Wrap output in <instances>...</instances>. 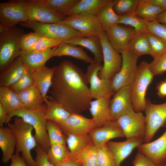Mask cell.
<instances>
[{
    "label": "cell",
    "mask_w": 166,
    "mask_h": 166,
    "mask_svg": "<svg viewBox=\"0 0 166 166\" xmlns=\"http://www.w3.org/2000/svg\"><path fill=\"white\" fill-rule=\"evenodd\" d=\"M50 97L71 113L80 114L92 101L85 74L72 62L64 60L55 66Z\"/></svg>",
    "instance_id": "1"
},
{
    "label": "cell",
    "mask_w": 166,
    "mask_h": 166,
    "mask_svg": "<svg viewBox=\"0 0 166 166\" xmlns=\"http://www.w3.org/2000/svg\"><path fill=\"white\" fill-rule=\"evenodd\" d=\"M7 127L13 132L16 141V152H21L22 156L27 166H36L31 153V150L35 148L38 144L32 131V126L22 118L17 117L14 118L13 122H9Z\"/></svg>",
    "instance_id": "2"
},
{
    "label": "cell",
    "mask_w": 166,
    "mask_h": 166,
    "mask_svg": "<svg viewBox=\"0 0 166 166\" xmlns=\"http://www.w3.org/2000/svg\"><path fill=\"white\" fill-rule=\"evenodd\" d=\"M46 104L40 108L34 110L22 108L16 111L8 116V123L14 116L22 118L33 127L35 133L34 136L38 144L47 152L50 146L47 128V120L45 116Z\"/></svg>",
    "instance_id": "3"
},
{
    "label": "cell",
    "mask_w": 166,
    "mask_h": 166,
    "mask_svg": "<svg viewBox=\"0 0 166 166\" xmlns=\"http://www.w3.org/2000/svg\"><path fill=\"white\" fill-rule=\"evenodd\" d=\"M24 30L16 26L0 33V70L5 69L22 51L21 39Z\"/></svg>",
    "instance_id": "4"
},
{
    "label": "cell",
    "mask_w": 166,
    "mask_h": 166,
    "mask_svg": "<svg viewBox=\"0 0 166 166\" xmlns=\"http://www.w3.org/2000/svg\"><path fill=\"white\" fill-rule=\"evenodd\" d=\"M154 76L147 62L143 61L138 66L135 78L131 85L132 106L135 111H144L146 91Z\"/></svg>",
    "instance_id": "5"
},
{
    "label": "cell",
    "mask_w": 166,
    "mask_h": 166,
    "mask_svg": "<svg viewBox=\"0 0 166 166\" xmlns=\"http://www.w3.org/2000/svg\"><path fill=\"white\" fill-rule=\"evenodd\" d=\"M18 24L23 27L32 29L42 37L62 39L66 40L75 37H83L79 32L61 21L56 23L29 21Z\"/></svg>",
    "instance_id": "6"
},
{
    "label": "cell",
    "mask_w": 166,
    "mask_h": 166,
    "mask_svg": "<svg viewBox=\"0 0 166 166\" xmlns=\"http://www.w3.org/2000/svg\"><path fill=\"white\" fill-rule=\"evenodd\" d=\"M29 21L26 0H10L0 3V24L6 29Z\"/></svg>",
    "instance_id": "7"
},
{
    "label": "cell",
    "mask_w": 166,
    "mask_h": 166,
    "mask_svg": "<svg viewBox=\"0 0 166 166\" xmlns=\"http://www.w3.org/2000/svg\"><path fill=\"white\" fill-rule=\"evenodd\" d=\"M103 65L95 61L88 67L85 74L92 99H97L106 96H111L115 93L112 85V79L101 78L99 75Z\"/></svg>",
    "instance_id": "8"
},
{
    "label": "cell",
    "mask_w": 166,
    "mask_h": 166,
    "mask_svg": "<svg viewBox=\"0 0 166 166\" xmlns=\"http://www.w3.org/2000/svg\"><path fill=\"white\" fill-rule=\"evenodd\" d=\"M120 53L122 60L121 66L112 79V87L115 92L122 87L132 85L138 68V57L128 50L122 51Z\"/></svg>",
    "instance_id": "9"
},
{
    "label": "cell",
    "mask_w": 166,
    "mask_h": 166,
    "mask_svg": "<svg viewBox=\"0 0 166 166\" xmlns=\"http://www.w3.org/2000/svg\"><path fill=\"white\" fill-rule=\"evenodd\" d=\"M103 55L104 64L99 75L101 78L112 79L120 70L122 64V56L114 49L104 32L99 36Z\"/></svg>",
    "instance_id": "10"
},
{
    "label": "cell",
    "mask_w": 166,
    "mask_h": 166,
    "mask_svg": "<svg viewBox=\"0 0 166 166\" xmlns=\"http://www.w3.org/2000/svg\"><path fill=\"white\" fill-rule=\"evenodd\" d=\"M126 139L136 138L144 140L146 133L145 117L134 109L122 115L116 120Z\"/></svg>",
    "instance_id": "11"
},
{
    "label": "cell",
    "mask_w": 166,
    "mask_h": 166,
    "mask_svg": "<svg viewBox=\"0 0 166 166\" xmlns=\"http://www.w3.org/2000/svg\"><path fill=\"white\" fill-rule=\"evenodd\" d=\"M61 21L79 32L84 37L99 36L105 31L96 16L76 14L66 17Z\"/></svg>",
    "instance_id": "12"
},
{
    "label": "cell",
    "mask_w": 166,
    "mask_h": 166,
    "mask_svg": "<svg viewBox=\"0 0 166 166\" xmlns=\"http://www.w3.org/2000/svg\"><path fill=\"white\" fill-rule=\"evenodd\" d=\"M144 111L146 133L144 143H146L151 141L156 132L166 121V102L156 104L146 99Z\"/></svg>",
    "instance_id": "13"
},
{
    "label": "cell",
    "mask_w": 166,
    "mask_h": 166,
    "mask_svg": "<svg viewBox=\"0 0 166 166\" xmlns=\"http://www.w3.org/2000/svg\"><path fill=\"white\" fill-rule=\"evenodd\" d=\"M29 21L56 23L62 19L41 0H26Z\"/></svg>",
    "instance_id": "14"
},
{
    "label": "cell",
    "mask_w": 166,
    "mask_h": 166,
    "mask_svg": "<svg viewBox=\"0 0 166 166\" xmlns=\"http://www.w3.org/2000/svg\"><path fill=\"white\" fill-rule=\"evenodd\" d=\"M131 86L122 87L113 95L109 108L111 117L117 120L122 115L133 109L132 104Z\"/></svg>",
    "instance_id": "15"
},
{
    "label": "cell",
    "mask_w": 166,
    "mask_h": 166,
    "mask_svg": "<svg viewBox=\"0 0 166 166\" xmlns=\"http://www.w3.org/2000/svg\"><path fill=\"white\" fill-rule=\"evenodd\" d=\"M57 124L65 134H88L96 128L92 118H87L80 114L77 113H71L64 121Z\"/></svg>",
    "instance_id": "16"
},
{
    "label": "cell",
    "mask_w": 166,
    "mask_h": 166,
    "mask_svg": "<svg viewBox=\"0 0 166 166\" xmlns=\"http://www.w3.org/2000/svg\"><path fill=\"white\" fill-rule=\"evenodd\" d=\"M57 46L45 50H22L20 56L26 68L33 73L45 66L46 62L53 57Z\"/></svg>",
    "instance_id": "17"
},
{
    "label": "cell",
    "mask_w": 166,
    "mask_h": 166,
    "mask_svg": "<svg viewBox=\"0 0 166 166\" xmlns=\"http://www.w3.org/2000/svg\"><path fill=\"white\" fill-rule=\"evenodd\" d=\"M136 148L156 166L164 164L166 158V130L156 140L143 143Z\"/></svg>",
    "instance_id": "18"
},
{
    "label": "cell",
    "mask_w": 166,
    "mask_h": 166,
    "mask_svg": "<svg viewBox=\"0 0 166 166\" xmlns=\"http://www.w3.org/2000/svg\"><path fill=\"white\" fill-rule=\"evenodd\" d=\"M110 44L116 51L120 53L127 50L128 44L136 32L134 29L117 24L105 31Z\"/></svg>",
    "instance_id": "19"
},
{
    "label": "cell",
    "mask_w": 166,
    "mask_h": 166,
    "mask_svg": "<svg viewBox=\"0 0 166 166\" xmlns=\"http://www.w3.org/2000/svg\"><path fill=\"white\" fill-rule=\"evenodd\" d=\"M144 143L143 139L134 138L122 142L109 141L106 143L113 155L114 166H120L135 148Z\"/></svg>",
    "instance_id": "20"
},
{
    "label": "cell",
    "mask_w": 166,
    "mask_h": 166,
    "mask_svg": "<svg viewBox=\"0 0 166 166\" xmlns=\"http://www.w3.org/2000/svg\"><path fill=\"white\" fill-rule=\"evenodd\" d=\"M89 134L96 146L106 143L112 139L124 137L117 121L113 120L106 123L101 127L95 128Z\"/></svg>",
    "instance_id": "21"
},
{
    "label": "cell",
    "mask_w": 166,
    "mask_h": 166,
    "mask_svg": "<svg viewBox=\"0 0 166 166\" xmlns=\"http://www.w3.org/2000/svg\"><path fill=\"white\" fill-rule=\"evenodd\" d=\"M111 97H102L90 103L89 109L96 128L101 127L106 123L113 120L109 108Z\"/></svg>",
    "instance_id": "22"
},
{
    "label": "cell",
    "mask_w": 166,
    "mask_h": 166,
    "mask_svg": "<svg viewBox=\"0 0 166 166\" xmlns=\"http://www.w3.org/2000/svg\"><path fill=\"white\" fill-rule=\"evenodd\" d=\"M55 68V66L49 68L45 65L33 73L34 85L40 91L44 103L46 104L49 102L46 95L52 85Z\"/></svg>",
    "instance_id": "23"
},
{
    "label": "cell",
    "mask_w": 166,
    "mask_h": 166,
    "mask_svg": "<svg viewBox=\"0 0 166 166\" xmlns=\"http://www.w3.org/2000/svg\"><path fill=\"white\" fill-rule=\"evenodd\" d=\"M25 69L20 56L16 58L1 72L0 86L9 87L16 83L20 78Z\"/></svg>",
    "instance_id": "24"
},
{
    "label": "cell",
    "mask_w": 166,
    "mask_h": 166,
    "mask_svg": "<svg viewBox=\"0 0 166 166\" xmlns=\"http://www.w3.org/2000/svg\"><path fill=\"white\" fill-rule=\"evenodd\" d=\"M75 45H80L86 48L93 54L94 60L100 63L103 60V55L101 43L99 36L84 37H75L65 42Z\"/></svg>",
    "instance_id": "25"
},
{
    "label": "cell",
    "mask_w": 166,
    "mask_h": 166,
    "mask_svg": "<svg viewBox=\"0 0 166 166\" xmlns=\"http://www.w3.org/2000/svg\"><path fill=\"white\" fill-rule=\"evenodd\" d=\"M16 141L14 135L8 127L0 128V147L2 151V162L7 164L14 154Z\"/></svg>",
    "instance_id": "26"
},
{
    "label": "cell",
    "mask_w": 166,
    "mask_h": 166,
    "mask_svg": "<svg viewBox=\"0 0 166 166\" xmlns=\"http://www.w3.org/2000/svg\"><path fill=\"white\" fill-rule=\"evenodd\" d=\"M114 0H109L99 10L96 17L103 30H107L118 24L120 15L115 12L113 6Z\"/></svg>",
    "instance_id": "27"
},
{
    "label": "cell",
    "mask_w": 166,
    "mask_h": 166,
    "mask_svg": "<svg viewBox=\"0 0 166 166\" xmlns=\"http://www.w3.org/2000/svg\"><path fill=\"white\" fill-rule=\"evenodd\" d=\"M0 103L8 116L23 108L18 94L6 86L0 87Z\"/></svg>",
    "instance_id": "28"
},
{
    "label": "cell",
    "mask_w": 166,
    "mask_h": 166,
    "mask_svg": "<svg viewBox=\"0 0 166 166\" xmlns=\"http://www.w3.org/2000/svg\"><path fill=\"white\" fill-rule=\"evenodd\" d=\"M69 56L90 64L95 61L90 57L81 47L63 42L59 45L53 53L54 57Z\"/></svg>",
    "instance_id": "29"
},
{
    "label": "cell",
    "mask_w": 166,
    "mask_h": 166,
    "mask_svg": "<svg viewBox=\"0 0 166 166\" xmlns=\"http://www.w3.org/2000/svg\"><path fill=\"white\" fill-rule=\"evenodd\" d=\"M109 0H79L69 11L67 16L84 14L96 16L100 9Z\"/></svg>",
    "instance_id": "30"
},
{
    "label": "cell",
    "mask_w": 166,
    "mask_h": 166,
    "mask_svg": "<svg viewBox=\"0 0 166 166\" xmlns=\"http://www.w3.org/2000/svg\"><path fill=\"white\" fill-rule=\"evenodd\" d=\"M18 95L23 108L36 109L44 104L40 91L34 85Z\"/></svg>",
    "instance_id": "31"
},
{
    "label": "cell",
    "mask_w": 166,
    "mask_h": 166,
    "mask_svg": "<svg viewBox=\"0 0 166 166\" xmlns=\"http://www.w3.org/2000/svg\"><path fill=\"white\" fill-rule=\"evenodd\" d=\"M97 147L93 144L77 152L70 153L65 160L73 161L81 166H97Z\"/></svg>",
    "instance_id": "32"
},
{
    "label": "cell",
    "mask_w": 166,
    "mask_h": 166,
    "mask_svg": "<svg viewBox=\"0 0 166 166\" xmlns=\"http://www.w3.org/2000/svg\"><path fill=\"white\" fill-rule=\"evenodd\" d=\"M165 10L151 3L148 0H140L133 14L147 22L156 21L157 16Z\"/></svg>",
    "instance_id": "33"
},
{
    "label": "cell",
    "mask_w": 166,
    "mask_h": 166,
    "mask_svg": "<svg viewBox=\"0 0 166 166\" xmlns=\"http://www.w3.org/2000/svg\"><path fill=\"white\" fill-rule=\"evenodd\" d=\"M46 104L45 118L47 120L59 124L65 120L71 113L53 100L48 99Z\"/></svg>",
    "instance_id": "34"
},
{
    "label": "cell",
    "mask_w": 166,
    "mask_h": 166,
    "mask_svg": "<svg viewBox=\"0 0 166 166\" xmlns=\"http://www.w3.org/2000/svg\"><path fill=\"white\" fill-rule=\"evenodd\" d=\"M127 50L138 57L144 54H150V46L144 33L136 32L130 40Z\"/></svg>",
    "instance_id": "35"
},
{
    "label": "cell",
    "mask_w": 166,
    "mask_h": 166,
    "mask_svg": "<svg viewBox=\"0 0 166 166\" xmlns=\"http://www.w3.org/2000/svg\"><path fill=\"white\" fill-rule=\"evenodd\" d=\"M62 20L79 0H41Z\"/></svg>",
    "instance_id": "36"
},
{
    "label": "cell",
    "mask_w": 166,
    "mask_h": 166,
    "mask_svg": "<svg viewBox=\"0 0 166 166\" xmlns=\"http://www.w3.org/2000/svg\"><path fill=\"white\" fill-rule=\"evenodd\" d=\"M65 134L67 135L66 143L71 154L77 152L93 144L89 134L77 135L67 133Z\"/></svg>",
    "instance_id": "37"
},
{
    "label": "cell",
    "mask_w": 166,
    "mask_h": 166,
    "mask_svg": "<svg viewBox=\"0 0 166 166\" xmlns=\"http://www.w3.org/2000/svg\"><path fill=\"white\" fill-rule=\"evenodd\" d=\"M70 154L66 145L55 144L50 145L47 152L49 161L55 166H57L67 158Z\"/></svg>",
    "instance_id": "38"
},
{
    "label": "cell",
    "mask_w": 166,
    "mask_h": 166,
    "mask_svg": "<svg viewBox=\"0 0 166 166\" xmlns=\"http://www.w3.org/2000/svg\"><path fill=\"white\" fill-rule=\"evenodd\" d=\"M118 24L130 26L137 33H144L148 31L146 21L132 14L120 15Z\"/></svg>",
    "instance_id": "39"
},
{
    "label": "cell",
    "mask_w": 166,
    "mask_h": 166,
    "mask_svg": "<svg viewBox=\"0 0 166 166\" xmlns=\"http://www.w3.org/2000/svg\"><path fill=\"white\" fill-rule=\"evenodd\" d=\"M47 128L50 145L55 144L66 145V136L57 124L47 120Z\"/></svg>",
    "instance_id": "40"
},
{
    "label": "cell",
    "mask_w": 166,
    "mask_h": 166,
    "mask_svg": "<svg viewBox=\"0 0 166 166\" xmlns=\"http://www.w3.org/2000/svg\"><path fill=\"white\" fill-rule=\"evenodd\" d=\"M144 33L150 46V55L153 59L166 50V43L162 39L148 31Z\"/></svg>",
    "instance_id": "41"
},
{
    "label": "cell",
    "mask_w": 166,
    "mask_h": 166,
    "mask_svg": "<svg viewBox=\"0 0 166 166\" xmlns=\"http://www.w3.org/2000/svg\"><path fill=\"white\" fill-rule=\"evenodd\" d=\"M97 147V166H114L113 155L106 143Z\"/></svg>",
    "instance_id": "42"
},
{
    "label": "cell",
    "mask_w": 166,
    "mask_h": 166,
    "mask_svg": "<svg viewBox=\"0 0 166 166\" xmlns=\"http://www.w3.org/2000/svg\"><path fill=\"white\" fill-rule=\"evenodd\" d=\"M140 0H115L113 9L117 15L132 14L136 10Z\"/></svg>",
    "instance_id": "43"
},
{
    "label": "cell",
    "mask_w": 166,
    "mask_h": 166,
    "mask_svg": "<svg viewBox=\"0 0 166 166\" xmlns=\"http://www.w3.org/2000/svg\"><path fill=\"white\" fill-rule=\"evenodd\" d=\"M150 69L154 76L160 75L166 72V50L149 64Z\"/></svg>",
    "instance_id": "44"
},
{
    "label": "cell",
    "mask_w": 166,
    "mask_h": 166,
    "mask_svg": "<svg viewBox=\"0 0 166 166\" xmlns=\"http://www.w3.org/2000/svg\"><path fill=\"white\" fill-rule=\"evenodd\" d=\"M66 40L62 39L42 37L38 42L29 50H41L50 49L58 46Z\"/></svg>",
    "instance_id": "45"
},
{
    "label": "cell",
    "mask_w": 166,
    "mask_h": 166,
    "mask_svg": "<svg viewBox=\"0 0 166 166\" xmlns=\"http://www.w3.org/2000/svg\"><path fill=\"white\" fill-rule=\"evenodd\" d=\"M41 37L35 32L27 34L24 33L21 39L22 50H29L38 42Z\"/></svg>",
    "instance_id": "46"
},
{
    "label": "cell",
    "mask_w": 166,
    "mask_h": 166,
    "mask_svg": "<svg viewBox=\"0 0 166 166\" xmlns=\"http://www.w3.org/2000/svg\"><path fill=\"white\" fill-rule=\"evenodd\" d=\"M148 31L158 36L166 43V25L155 21H146Z\"/></svg>",
    "instance_id": "47"
},
{
    "label": "cell",
    "mask_w": 166,
    "mask_h": 166,
    "mask_svg": "<svg viewBox=\"0 0 166 166\" xmlns=\"http://www.w3.org/2000/svg\"><path fill=\"white\" fill-rule=\"evenodd\" d=\"M36 166H55L48 160L46 152L38 144L35 148Z\"/></svg>",
    "instance_id": "48"
},
{
    "label": "cell",
    "mask_w": 166,
    "mask_h": 166,
    "mask_svg": "<svg viewBox=\"0 0 166 166\" xmlns=\"http://www.w3.org/2000/svg\"><path fill=\"white\" fill-rule=\"evenodd\" d=\"M33 73L29 71L27 77L20 85L16 86L12 85L9 87L18 94L31 88L34 85Z\"/></svg>",
    "instance_id": "49"
},
{
    "label": "cell",
    "mask_w": 166,
    "mask_h": 166,
    "mask_svg": "<svg viewBox=\"0 0 166 166\" xmlns=\"http://www.w3.org/2000/svg\"><path fill=\"white\" fill-rule=\"evenodd\" d=\"M132 163L133 166H156L149 159L138 151Z\"/></svg>",
    "instance_id": "50"
},
{
    "label": "cell",
    "mask_w": 166,
    "mask_h": 166,
    "mask_svg": "<svg viewBox=\"0 0 166 166\" xmlns=\"http://www.w3.org/2000/svg\"><path fill=\"white\" fill-rule=\"evenodd\" d=\"M10 166H27L25 160L19 153L15 152L11 158Z\"/></svg>",
    "instance_id": "51"
},
{
    "label": "cell",
    "mask_w": 166,
    "mask_h": 166,
    "mask_svg": "<svg viewBox=\"0 0 166 166\" xmlns=\"http://www.w3.org/2000/svg\"><path fill=\"white\" fill-rule=\"evenodd\" d=\"M157 94L161 98L166 97V79L158 84L156 87Z\"/></svg>",
    "instance_id": "52"
},
{
    "label": "cell",
    "mask_w": 166,
    "mask_h": 166,
    "mask_svg": "<svg viewBox=\"0 0 166 166\" xmlns=\"http://www.w3.org/2000/svg\"><path fill=\"white\" fill-rule=\"evenodd\" d=\"M8 119V115L0 103V127H3V124H7Z\"/></svg>",
    "instance_id": "53"
},
{
    "label": "cell",
    "mask_w": 166,
    "mask_h": 166,
    "mask_svg": "<svg viewBox=\"0 0 166 166\" xmlns=\"http://www.w3.org/2000/svg\"><path fill=\"white\" fill-rule=\"evenodd\" d=\"M156 21L160 23L166 25V10L157 16Z\"/></svg>",
    "instance_id": "54"
},
{
    "label": "cell",
    "mask_w": 166,
    "mask_h": 166,
    "mask_svg": "<svg viewBox=\"0 0 166 166\" xmlns=\"http://www.w3.org/2000/svg\"><path fill=\"white\" fill-rule=\"evenodd\" d=\"M57 166H81L79 164L75 162L70 160H64L62 163Z\"/></svg>",
    "instance_id": "55"
},
{
    "label": "cell",
    "mask_w": 166,
    "mask_h": 166,
    "mask_svg": "<svg viewBox=\"0 0 166 166\" xmlns=\"http://www.w3.org/2000/svg\"><path fill=\"white\" fill-rule=\"evenodd\" d=\"M157 166H165L164 164Z\"/></svg>",
    "instance_id": "56"
},
{
    "label": "cell",
    "mask_w": 166,
    "mask_h": 166,
    "mask_svg": "<svg viewBox=\"0 0 166 166\" xmlns=\"http://www.w3.org/2000/svg\"><path fill=\"white\" fill-rule=\"evenodd\" d=\"M164 164L165 166H166V158L165 160Z\"/></svg>",
    "instance_id": "57"
}]
</instances>
